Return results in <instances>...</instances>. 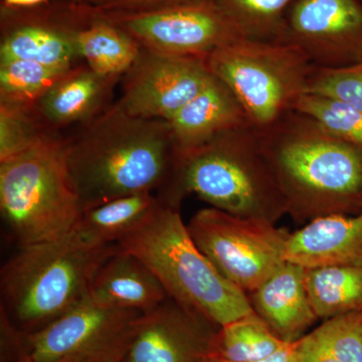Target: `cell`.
Returning <instances> with one entry per match:
<instances>
[{
  "instance_id": "cell-1",
  "label": "cell",
  "mask_w": 362,
  "mask_h": 362,
  "mask_svg": "<svg viewBox=\"0 0 362 362\" xmlns=\"http://www.w3.org/2000/svg\"><path fill=\"white\" fill-rule=\"evenodd\" d=\"M66 147L82 211L126 195L160 194L178 162L168 121L130 115L116 103L66 133Z\"/></svg>"
},
{
  "instance_id": "cell-2",
  "label": "cell",
  "mask_w": 362,
  "mask_h": 362,
  "mask_svg": "<svg viewBox=\"0 0 362 362\" xmlns=\"http://www.w3.org/2000/svg\"><path fill=\"white\" fill-rule=\"evenodd\" d=\"M262 135L288 211L315 218L361 213V150L297 112H290Z\"/></svg>"
},
{
  "instance_id": "cell-3",
  "label": "cell",
  "mask_w": 362,
  "mask_h": 362,
  "mask_svg": "<svg viewBox=\"0 0 362 362\" xmlns=\"http://www.w3.org/2000/svg\"><path fill=\"white\" fill-rule=\"evenodd\" d=\"M188 194L240 218L274 223L288 211L263 135L252 125L223 133L178 157L173 180L157 197L180 206Z\"/></svg>"
},
{
  "instance_id": "cell-4",
  "label": "cell",
  "mask_w": 362,
  "mask_h": 362,
  "mask_svg": "<svg viewBox=\"0 0 362 362\" xmlns=\"http://www.w3.org/2000/svg\"><path fill=\"white\" fill-rule=\"evenodd\" d=\"M118 245L148 267L169 298L218 327L255 312L246 293L228 281L195 244L180 206L160 199Z\"/></svg>"
},
{
  "instance_id": "cell-5",
  "label": "cell",
  "mask_w": 362,
  "mask_h": 362,
  "mask_svg": "<svg viewBox=\"0 0 362 362\" xmlns=\"http://www.w3.org/2000/svg\"><path fill=\"white\" fill-rule=\"evenodd\" d=\"M119 247L86 246L70 235L18 247L0 271V314L23 333L45 327L87 295Z\"/></svg>"
},
{
  "instance_id": "cell-6",
  "label": "cell",
  "mask_w": 362,
  "mask_h": 362,
  "mask_svg": "<svg viewBox=\"0 0 362 362\" xmlns=\"http://www.w3.org/2000/svg\"><path fill=\"white\" fill-rule=\"evenodd\" d=\"M0 213L18 247L68 237L82 214L66 133L0 162Z\"/></svg>"
},
{
  "instance_id": "cell-7",
  "label": "cell",
  "mask_w": 362,
  "mask_h": 362,
  "mask_svg": "<svg viewBox=\"0 0 362 362\" xmlns=\"http://www.w3.org/2000/svg\"><path fill=\"white\" fill-rule=\"evenodd\" d=\"M206 59L214 77L232 90L250 124L261 132L293 112L315 68L296 45L247 37Z\"/></svg>"
},
{
  "instance_id": "cell-8",
  "label": "cell",
  "mask_w": 362,
  "mask_h": 362,
  "mask_svg": "<svg viewBox=\"0 0 362 362\" xmlns=\"http://www.w3.org/2000/svg\"><path fill=\"white\" fill-rule=\"evenodd\" d=\"M187 228L214 266L246 294L286 262L290 233L266 218H240L209 207L197 211Z\"/></svg>"
},
{
  "instance_id": "cell-9",
  "label": "cell",
  "mask_w": 362,
  "mask_h": 362,
  "mask_svg": "<svg viewBox=\"0 0 362 362\" xmlns=\"http://www.w3.org/2000/svg\"><path fill=\"white\" fill-rule=\"evenodd\" d=\"M101 11L71 0L33 7L0 6V62L25 59L45 65L84 63L78 49L81 33Z\"/></svg>"
},
{
  "instance_id": "cell-10",
  "label": "cell",
  "mask_w": 362,
  "mask_h": 362,
  "mask_svg": "<svg viewBox=\"0 0 362 362\" xmlns=\"http://www.w3.org/2000/svg\"><path fill=\"white\" fill-rule=\"evenodd\" d=\"M104 14L143 49L159 54L206 59L216 49L245 37L214 0Z\"/></svg>"
},
{
  "instance_id": "cell-11",
  "label": "cell",
  "mask_w": 362,
  "mask_h": 362,
  "mask_svg": "<svg viewBox=\"0 0 362 362\" xmlns=\"http://www.w3.org/2000/svg\"><path fill=\"white\" fill-rule=\"evenodd\" d=\"M214 76L206 59L143 49L124 74L115 102L130 115L169 121L194 99Z\"/></svg>"
},
{
  "instance_id": "cell-12",
  "label": "cell",
  "mask_w": 362,
  "mask_h": 362,
  "mask_svg": "<svg viewBox=\"0 0 362 362\" xmlns=\"http://www.w3.org/2000/svg\"><path fill=\"white\" fill-rule=\"evenodd\" d=\"M141 314L114 308L87 294L45 327L23 333V344L35 362H52L74 354L116 351L127 347Z\"/></svg>"
},
{
  "instance_id": "cell-13",
  "label": "cell",
  "mask_w": 362,
  "mask_h": 362,
  "mask_svg": "<svg viewBox=\"0 0 362 362\" xmlns=\"http://www.w3.org/2000/svg\"><path fill=\"white\" fill-rule=\"evenodd\" d=\"M278 42L296 45L316 68L362 59V0H296Z\"/></svg>"
},
{
  "instance_id": "cell-14",
  "label": "cell",
  "mask_w": 362,
  "mask_h": 362,
  "mask_svg": "<svg viewBox=\"0 0 362 362\" xmlns=\"http://www.w3.org/2000/svg\"><path fill=\"white\" fill-rule=\"evenodd\" d=\"M213 326L168 297L139 317L121 362H204Z\"/></svg>"
},
{
  "instance_id": "cell-15",
  "label": "cell",
  "mask_w": 362,
  "mask_h": 362,
  "mask_svg": "<svg viewBox=\"0 0 362 362\" xmlns=\"http://www.w3.org/2000/svg\"><path fill=\"white\" fill-rule=\"evenodd\" d=\"M123 77L103 76L85 63L76 66L35 105L49 129L58 133L89 122L111 106L114 89Z\"/></svg>"
},
{
  "instance_id": "cell-16",
  "label": "cell",
  "mask_w": 362,
  "mask_h": 362,
  "mask_svg": "<svg viewBox=\"0 0 362 362\" xmlns=\"http://www.w3.org/2000/svg\"><path fill=\"white\" fill-rule=\"evenodd\" d=\"M284 259L304 269L326 266L362 268V211L318 216L290 233Z\"/></svg>"
},
{
  "instance_id": "cell-17",
  "label": "cell",
  "mask_w": 362,
  "mask_h": 362,
  "mask_svg": "<svg viewBox=\"0 0 362 362\" xmlns=\"http://www.w3.org/2000/svg\"><path fill=\"white\" fill-rule=\"evenodd\" d=\"M168 122L178 157L223 133L251 125L232 90L216 77Z\"/></svg>"
},
{
  "instance_id": "cell-18",
  "label": "cell",
  "mask_w": 362,
  "mask_h": 362,
  "mask_svg": "<svg viewBox=\"0 0 362 362\" xmlns=\"http://www.w3.org/2000/svg\"><path fill=\"white\" fill-rule=\"evenodd\" d=\"M255 312L285 342H295L317 316L305 284V269L284 262L252 293Z\"/></svg>"
},
{
  "instance_id": "cell-19",
  "label": "cell",
  "mask_w": 362,
  "mask_h": 362,
  "mask_svg": "<svg viewBox=\"0 0 362 362\" xmlns=\"http://www.w3.org/2000/svg\"><path fill=\"white\" fill-rule=\"evenodd\" d=\"M87 294L114 308L140 313L153 310L168 298L148 267L121 247L97 272Z\"/></svg>"
},
{
  "instance_id": "cell-20",
  "label": "cell",
  "mask_w": 362,
  "mask_h": 362,
  "mask_svg": "<svg viewBox=\"0 0 362 362\" xmlns=\"http://www.w3.org/2000/svg\"><path fill=\"white\" fill-rule=\"evenodd\" d=\"M160 204L156 194L118 197L81 214L70 237L80 244L103 247L118 244Z\"/></svg>"
},
{
  "instance_id": "cell-21",
  "label": "cell",
  "mask_w": 362,
  "mask_h": 362,
  "mask_svg": "<svg viewBox=\"0 0 362 362\" xmlns=\"http://www.w3.org/2000/svg\"><path fill=\"white\" fill-rule=\"evenodd\" d=\"M78 49L83 62L95 73L123 77L139 56L142 47L101 11L96 20L81 33Z\"/></svg>"
},
{
  "instance_id": "cell-22",
  "label": "cell",
  "mask_w": 362,
  "mask_h": 362,
  "mask_svg": "<svg viewBox=\"0 0 362 362\" xmlns=\"http://www.w3.org/2000/svg\"><path fill=\"white\" fill-rule=\"evenodd\" d=\"M305 284L317 318L362 311V268L326 266L305 269Z\"/></svg>"
},
{
  "instance_id": "cell-23",
  "label": "cell",
  "mask_w": 362,
  "mask_h": 362,
  "mask_svg": "<svg viewBox=\"0 0 362 362\" xmlns=\"http://www.w3.org/2000/svg\"><path fill=\"white\" fill-rule=\"evenodd\" d=\"M288 343L274 332L256 313L221 326L214 332L209 356L228 362H251L266 358Z\"/></svg>"
},
{
  "instance_id": "cell-24",
  "label": "cell",
  "mask_w": 362,
  "mask_h": 362,
  "mask_svg": "<svg viewBox=\"0 0 362 362\" xmlns=\"http://www.w3.org/2000/svg\"><path fill=\"white\" fill-rule=\"evenodd\" d=\"M75 66L45 65L25 59L0 62V105L33 107Z\"/></svg>"
},
{
  "instance_id": "cell-25",
  "label": "cell",
  "mask_w": 362,
  "mask_h": 362,
  "mask_svg": "<svg viewBox=\"0 0 362 362\" xmlns=\"http://www.w3.org/2000/svg\"><path fill=\"white\" fill-rule=\"evenodd\" d=\"M247 39L277 40L296 0H214Z\"/></svg>"
},
{
  "instance_id": "cell-26",
  "label": "cell",
  "mask_w": 362,
  "mask_h": 362,
  "mask_svg": "<svg viewBox=\"0 0 362 362\" xmlns=\"http://www.w3.org/2000/svg\"><path fill=\"white\" fill-rule=\"evenodd\" d=\"M292 111L309 117L331 135L362 152V111L358 109L333 98L304 93Z\"/></svg>"
},
{
  "instance_id": "cell-27",
  "label": "cell",
  "mask_w": 362,
  "mask_h": 362,
  "mask_svg": "<svg viewBox=\"0 0 362 362\" xmlns=\"http://www.w3.org/2000/svg\"><path fill=\"white\" fill-rule=\"evenodd\" d=\"M65 133L49 129L35 107L0 105V162Z\"/></svg>"
},
{
  "instance_id": "cell-28",
  "label": "cell",
  "mask_w": 362,
  "mask_h": 362,
  "mask_svg": "<svg viewBox=\"0 0 362 362\" xmlns=\"http://www.w3.org/2000/svg\"><path fill=\"white\" fill-rule=\"evenodd\" d=\"M309 337L342 362H362V311L328 319Z\"/></svg>"
},
{
  "instance_id": "cell-29",
  "label": "cell",
  "mask_w": 362,
  "mask_h": 362,
  "mask_svg": "<svg viewBox=\"0 0 362 362\" xmlns=\"http://www.w3.org/2000/svg\"><path fill=\"white\" fill-rule=\"evenodd\" d=\"M339 100L362 111V59L340 68H314L306 92Z\"/></svg>"
},
{
  "instance_id": "cell-30",
  "label": "cell",
  "mask_w": 362,
  "mask_h": 362,
  "mask_svg": "<svg viewBox=\"0 0 362 362\" xmlns=\"http://www.w3.org/2000/svg\"><path fill=\"white\" fill-rule=\"evenodd\" d=\"M194 0H85L86 4L104 11H142L175 6Z\"/></svg>"
},
{
  "instance_id": "cell-31",
  "label": "cell",
  "mask_w": 362,
  "mask_h": 362,
  "mask_svg": "<svg viewBox=\"0 0 362 362\" xmlns=\"http://www.w3.org/2000/svg\"><path fill=\"white\" fill-rule=\"evenodd\" d=\"M301 362H342L317 344L309 334L300 339Z\"/></svg>"
},
{
  "instance_id": "cell-32",
  "label": "cell",
  "mask_w": 362,
  "mask_h": 362,
  "mask_svg": "<svg viewBox=\"0 0 362 362\" xmlns=\"http://www.w3.org/2000/svg\"><path fill=\"white\" fill-rule=\"evenodd\" d=\"M204 362H228L216 358V357H206ZM251 362H301V350H300V339L297 341L288 343L282 349L279 350L276 354L259 359V361Z\"/></svg>"
},
{
  "instance_id": "cell-33",
  "label": "cell",
  "mask_w": 362,
  "mask_h": 362,
  "mask_svg": "<svg viewBox=\"0 0 362 362\" xmlns=\"http://www.w3.org/2000/svg\"><path fill=\"white\" fill-rule=\"evenodd\" d=\"M127 349V347H126ZM126 349L116 350V351L110 352H92V354H74V356L64 357V358L59 359V361L52 362H105L109 357L114 356V354L122 352ZM16 362H35L30 358V356L26 354L25 349L21 352V356H18Z\"/></svg>"
},
{
  "instance_id": "cell-34",
  "label": "cell",
  "mask_w": 362,
  "mask_h": 362,
  "mask_svg": "<svg viewBox=\"0 0 362 362\" xmlns=\"http://www.w3.org/2000/svg\"><path fill=\"white\" fill-rule=\"evenodd\" d=\"M47 1L49 0H2L1 4L9 7H33Z\"/></svg>"
},
{
  "instance_id": "cell-35",
  "label": "cell",
  "mask_w": 362,
  "mask_h": 362,
  "mask_svg": "<svg viewBox=\"0 0 362 362\" xmlns=\"http://www.w3.org/2000/svg\"><path fill=\"white\" fill-rule=\"evenodd\" d=\"M124 352H125V350L122 352H119V354H114V356L109 357V358L105 362H121V359H122L124 356Z\"/></svg>"
},
{
  "instance_id": "cell-36",
  "label": "cell",
  "mask_w": 362,
  "mask_h": 362,
  "mask_svg": "<svg viewBox=\"0 0 362 362\" xmlns=\"http://www.w3.org/2000/svg\"><path fill=\"white\" fill-rule=\"evenodd\" d=\"M71 1L76 2V4H84L85 0H71Z\"/></svg>"
}]
</instances>
